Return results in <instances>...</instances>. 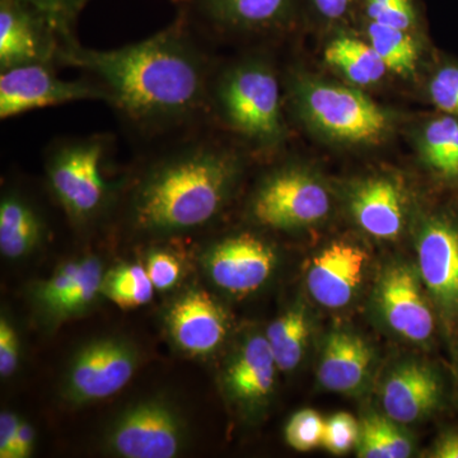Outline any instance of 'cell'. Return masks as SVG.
I'll list each match as a JSON object with an SVG mask.
<instances>
[{"mask_svg": "<svg viewBox=\"0 0 458 458\" xmlns=\"http://www.w3.org/2000/svg\"><path fill=\"white\" fill-rule=\"evenodd\" d=\"M165 325L172 343L190 357H208L218 351L229 328L225 309L201 288L177 295L165 311Z\"/></svg>", "mask_w": 458, "mask_h": 458, "instance_id": "obj_12", "label": "cell"}, {"mask_svg": "<svg viewBox=\"0 0 458 458\" xmlns=\"http://www.w3.org/2000/svg\"><path fill=\"white\" fill-rule=\"evenodd\" d=\"M454 378H456V384H457V388H458V343H457L456 348H454Z\"/></svg>", "mask_w": 458, "mask_h": 458, "instance_id": "obj_39", "label": "cell"}, {"mask_svg": "<svg viewBox=\"0 0 458 458\" xmlns=\"http://www.w3.org/2000/svg\"><path fill=\"white\" fill-rule=\"evenodd\" d=\"M429 457L433 458H458V429H447L439 434L434 442Z\"/></svg>", "mask_w": 458, "mask_h": 458, "instance_id": "obj_37", "label": "cell"}, {"mask_svg": "<svg viewBox=\"0 0 458 458\" xmlns=\"http://www.w3.org/2000/svg\"><path fill=\"white\" fill-rule=\"evenodd\" d=\"M360 424L348 412H337L325 424L322 445L330 454H345L357 447Z\"/></svg>", "mask_w": 458, "mask_h": 458, "instance_id": "obj_31", "label": "cell"}, {"mask_svg": "<svg viewBox=\"0 0 458 458\" xmlns=\"http://www.w3.org/2000/svg\"><path fill=\"white\" fill-rule=\"evenodd\" d=\"M188 441V423L179 406L155 396L123 409L105 429L102 447L114 457L174 458Z\"/></svg>", "mask_w": 458, "mask_h": 458, "instance_id": "obj_6", "label": "cell"}, {"mask_svg": "<svg viewBox=\"0 0 458 458\" xmlns=\"http://www.w3.org/2000/svg\"><path fill=\"white\" fill-rule=\"evenodd\" d=\"M146 270L156 291H171L179 284L182 267L177 256L167 249H152L147 254Z\"/></svg>", "mask_w": 458, "mask_h": 458, "instance_id": "obj_32", "label": "cell"}, {"mask_svg": "<svg viewBox=\"0 0 458 458\" xmlns=\"http://www.w3.org/2000/svg\"><path fill=\"white\" fill-rule=\"evenodd\" d=\"M366 22L412 32L419 25L415 0H358Z\"/></svg>", "mask_w": 458, "mask_h": 458, "instance_id": "obj_28", "label": "cell"}, {"mask_svg": "<svg viewBox=\"0 0 458 458\" xmlns=\"http://www.w3.org/2000/svg\"><path fill=\"white\" fill-rule=\"evenodd\" d=\"M418 270L437 311L451 330L458 328V221L432 216L418 238Z\"/></svg>", "mask_w": 458, "mask_h": 458, "instance_id": "obj_10", "label": "cell"}, {"mask_svg": "<svg viewBox=\"0 0 458 458\" xmlns=\"http://www.w3.org/2000/svg\"><path fill=\"white\" fill-rule=\"evenodd\" d=\"M45 223L36 208L18 192L0 201V252L9 260L31 255L41 245Z\"/></svg>", "mask_w": 458, "mask_h": 458, "instance_id": "obj_21", "label": "cell"}, {"mask_svg": "<svg viewBox=\"0 0 458 458\" xmlns=\"http://www.w3.org/2000/svg\"><path fill=\"white\" fill-rule=\"evenodd\" d=\"M57 64L95 75L110 105L143 131H170L209 108L212 64L180 16L162 31L117 49L63 45Z\"/></svg>", "mask_w": 458, "mask_h": 458, "instance_id": "obj_1", "label": "cell"}, {"mask_svg": "<svg viewBox=\"0 0 458 458\" xmlns=\"http://www.w3.org/2000/svg\"><path fill=\"white\" fill-rule=\"evenodd\" d=\"M140 361V351L131 340L119 335L96 337L72 355L60 394L73 406L106 400L131 381Z\"/></svg>", "mask_w": 458, "mask_h": 458, "instance_id": "obj_7", "label": "cell"}, {"mask_svg": "<svg viewBox=\"0 0 458 458\" xmlns=\"http://www.w3.org/2000/svg\"><path fill=\"white\" fill-rule=\"evenodd\" d=\"M373 352L360 336L346 331L330 334L319 360L318 378L322 387L337 394H355L369 378Z\"/></svg>", "mask_w": 458, "mask_h": 458, "instance_id": "obj_19", "label": "cell"}, {"mask_svg": "<svg viewBox=\"0 0 458 458\" xmlns=\"http://www.w3.org/2000/svg\"><path fill=\"white\" fill-rule=\"evenodd\" d=\"M355 221L370 236L394 240L405 225V207L399 186L393 180L376 177L361 182L351 198Z\"/></svg>", "mask_w": 458, "mask_h": 458, "instance_id": "obj_20", "label": "cell"}, {"mask_svg": "<svg viewBox=\"0 0 458 458\" xmlns=\"http://www.w3.org/2000/svg\"><path fill=\"white\" fill-rule=\"evenodd\" d=\"M421 283L408 265H394L379 282L377 301L391 330L409 342L427 344L436 333V315Z\"/></svg>", "mask_w": 458, "mask_h": 458, "instance_id": "obj_13", "label": "cell"}, {"mask_svg": "<svg viewBox=\"0 0 458 458\" xmlns=\"http://www.w3.org/2000/svg\"><path fill=\"white\" fill-rule=\"evenodd\" d=\"M63 42L47 20L17 0H0V72L56 64Z\"/></svg>", "mask_w": 458, "mask_h": 458, "instance_id": "obj_14", "label": "cell"}, {"mask_svg": "<svg viewBox=\"0 0 458 458\" xmlns=\"http://www.w3.org/2000/svg\"><path fill=\"white\" fill-rule=\"evenodd\" d=\"M312 13L325 23H340L351 17L358 0H307Z\"/></svg>", "mask_w": 458, "mask_h": 458, "instance_id": "obj_35", "label": "cell"}, {"mask_svg": "<svg viewBox=\"0 0 458 458\" xmlns=\"http://www.w3.org/2000/svg\"><path fill=\"white\" fill-rule=\"evenodd\" d=\"M41 14L57 33L63 45L75 42L78 18L89 0H17Z\"/></svg>", "mask_w": 458, "mask_h": 458, "instance_id": "obj_29", "label": "cell"}, {"mask_svg": "<svg viewBox=\"0 0 458 458\" xmlns=\"http://www.w3.org/2000/svg\"><path fill=\"white\" fill-rule=\"evenodd\" d=\"M155 285L140 264H123L105 273L101 294L123 310H134L153 300Z\"/></svg>", "mask_w": 458, "mask_h": 458, "instance_id": "obj_27", "label": "cell"}, {"mask_svg": "<svg viewBox=\"0 0 458 458\" xmlns=\"http://www.w3.org/2000/svg\"><path fill=\"white\" fill-rule=\"evenodd\" d=\"M210 280L233 295H246L261 288L276 269L273 247L251 233L225 237L214 243L203 256Z\"/></svg>", "mask_w": 458, "mask_h": 458, "instance_id": "obj_11", "label": "cell"}, {"mask_svg": "<svg viewBox=\"0 0 458 458\" xmlns=\"http://www.w3.org/2000/svg\"><path fill=\"white\" fill-rule=\"evenodd\" d=\"M107 138L101 135L60 141L51 148L45 170L54 197L75 225L98 218L111 188L105 180Z\"/></svg>", "mask_w": 458, "mask_h": 458, "instance_id": "obj_5", "label": "cell"}, {"mask_svg": "<svg viewBox=\"0 0 458 458\" xmlns=\"http://www.w3.org/2000/svg\"><path fill=\"white\" fill-rule=\"evenodd\" d=\"M369 255L351 242L331 243L313 259L306 284L316 302L343 309L352 302L363 282Z\"/></svg>", "mask_w": 458, "mask_h": 458, "instance_id": "obj_16", "label": "cell"}, {"mask_svg": "<svg viewBox=\"0 0 458 458\" xmlns=\"http://www.w3.org/2000/svg\"><path fill=\"white\" fill-rule=\"evenodd\" d=\"M424 162L447 181L458 180V117L443 114L430 120L420 138Z\"/></svg>", "mask_w": 458, "mask_h": 458, "instance_id": "obj_24", "label": "cell"}, {"mask_svg": "<svg viewBox=\"0 0 458 458\" xmlns=\"http://www.w3.org/2000/svg\"><path fill=\"white\" fill-rule=\"evenodd\" d=\"M331 198L327 186L310 172L283 168L269 174L256 190L250 213L258 225L293 229L327 218Z\"/></svg>", "mask_w": 458, "mask_h": 458, "instance_id": "obj_8", "label": "cell"}, {"mask_svg": "<svg viewBox=\"0 0 458 458\" xmlns=\"http://www.w3.org/2000/svg\"><path fill=\"white\" fill-rule=\"evenodd\" d=\"M366 35L388 72L401 77H410L415 73L420 51L412 32L367 22Z\"/></svg>", "mask_w": 458, "mask_h": 458, "instance_id": "obj_25", "label": "cell"}, {"mask_svg": "<svg viewBox=\"0 0 458 458\" xmlns=\"http://www.w3.org/2000/svg\"><path fill=\"white\" fill-rule=\"evenodd\" d=\"M276 370L278 366L267 336H247L223 369V391L241 408H260L273 394Z\"/></svg>", "mask_w": 458, "mask_h": 458, "instance_id": "obj_15", "label": "cell"}, {"mask_svg": "<svg viewBox=\"0 0 458 458\" xmlns=\"http://www.w3.org/2000/svg\"><path fill=\"white\" fill-rule=\"evenodd\" d=\"M324 57L328 65L357 86L378 83L388 72L369 42L349 35L336 36L328 42Z\"/></svg>", "mask_w": 458, "mask_h": 458, "instance_id": "obj_22", "label": "cell"}, {"mask_svg": "<svg viewBox=\"0 0 458 458\" xmlns=\"http://www.w3.org/2000/svg\"><path fill=\"white\" fill-rule=\"evenodd\" d=\"M293 93L303 119L330 140L375 144L390 131L388 114L360 89L301 77Z\"/></svg>", "mask_w": 458, "mask_h": 458, "instance_id": "obj_4", "label": "cell"}, {"mask_svg": "<svg viewBox=\"0 0 458 458\" xmlns=\"http://www.w3.org/2000/svg\"><path fill=\"white\" fill-rule=\"evenodd\" d=\"M21 343L18 333L8 318H0V376L9 378L20 366Z\"/></svg>", "mask_w": 458, "mask_h": 458, "instance_id": "obj_34", "label": "cell"}, {"mask_svg": "<svg viewBox=\"0 0 458 458\" xmlns=\"http://www.w3.org/2000/svg\"><path fill=\"white\" fill-rule=\"evenodd\" d=\"M209 107L231 131L261 148L284 138L282 93L276 71L261 59L228 66L212 80Z\"/></svg>", "mask_w": 458, "mask_h": 458, "instance_id": "obj_3", "label": "cell"}, {"mask_svg": "<svg viewBox=\"0 0 458 458\" xmlns=\"http://www.w3.org/2000/svg\"><path fill=\"white\" fill-rule=\"evenodd\" d=\"M412 443L396 421L382 415H369L361 420L357 456L360 458H408Z\"/></svg>", "mask_w": 458, "mask_h": 458, "instance_id": "obj_26", "label": "cell"}, {"mask_svg": "<svg viewBox=\"0 0 458 458\" xmlns=\"http://www.w3.org/2000/svg\"><path fill=\"white\" fill-rule=\"evenodd\" d=\"M325 424L316 410L303 409L289 419L285 427L286 443L298 452H309L322 445Z\"/></svg>", "mask_w": 458, "mask_h": 458, "instance_id": "obj_30", "label": "cell"}, {"mask_svg": "<svg viewBox=\"0 0 458 458\" xmlns=\"http://www.w3.org/2000/svg\"><path fill=\"white\" fill-rule=\"evenodd\" d=\"M192 11L216 29L260 32L291 22L297 0H190Z\"/></svg>", "mask_w": 458, "mask_h": 458, "instance_id": "obj_18", "label": "cell"}, {"mask_svg": "<svg viewBox=\"0 0 458 458\" xmlns=\"http://www.w3.org/2000/svg\"><path fill=\"white\" fill-rule=\"evenodd\" d=\"M445 386L436 369L420 361L400 364L381 391L386 415L396 423L423 420L441 408Z\"/></svg>", "mask_w": 458, "mask_h": 458, "instance_id": "obj_17", "label": "cell"}, {"mask_svg": "<svg viewBox=\"0 0 458 458\" xmlns=\"http://www.w3.org/2000/svg\"><path fill=\"white\" fill-rule=\"evenodd\" d=\"M265 336L278 369L289 372L297 369L309 343L310 319L306 310L302 306L292 307L271 322Z\"/></svg>", "mask_w": 458, "mask_h": 458, "instance_id": "obj_23", "label": "cell"}, {"mask_svg": "<svg viewBox=\"0 0 458 458\" xmlns=\"http://www.w3.org/2000/svg\"><path fill=\"white\" fill-rule=\"evenodd\" d=\"M21 420L22 419L12 411H2L0 414V457L14 458V443Z\"/></svg>", "mask_w": 458, "mask_h": 458, "instance_id": "obj_36", "label": "cell"}, {"mask_svg": "<svg viewBox=\"0 0 458 458\" xmlns=\"http://www.w3.org/2000/svg\"><path fill=\"white\" fill-rule=\"evenodd\" d=\"M78 101L110 104V96L98 82L62 80L54 72L53 64H27L0 72L2 120Z\"/></svg>", "mask_w": 458, "mask_h": 458, "instance_id": "obj_9", "label": "cell"}, {"mask_svg": "<svg viewBox=\"0 0 458 458\" xmlns=\"http://www.w3.org/2000/svg\"><path fill=\"white\" fill-rule=\"evenodd\" d=\"M242 171V158L227 147L181 144L141 172L129 199V225L155 237L203 228L227 207Z\"/></svg>", "mask_w": 458, "mask_h": 458, "instance_id": "obj_2", "label": "cell"}, {"mask_svg": "<svg viewBox=\"0 0 458 458\" xmlns=\"http://www.w3.org/2000/svg\"><path fill=\"white\" fill-rule=\"evenodd\" d=\"M428 92L434 106L442 114L458 117V65L441 66L433 74Z\"/></svg>", "mask_w": 458, "mask_h": 458, "instance_id": "obj_33", "label": "cell"}, {"mask_svg": "<svg viewBox=\"0 0 458 458\" xmlns=\"http://www.w3.org/2000/svg\"><path fill=\"white\" fill-rule=\"evenodd\" d=\"M36 432L27 420H21L18 428L16 443H14V458H27L31 456L35 447Z\"/></svg>", "mask_w": 458, "mask_h": 458, "instance_id": "obj_38", "label": "cell"}]
</instances>
